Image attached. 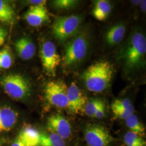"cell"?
I'll return each instance as SVG.
<instances>
[{
	"mask_svg": "<svg viewBox=\"0 0 146 146\" xmlns=\"http://www.w3.org/2000/svg\"><path fill=\"white\" fill-rule=\"evenodd\" d=\"M146 38L143 31L134 29L120 47L116 60L125 75L132 76L146 67Z\"/></svg>",
	"mask_w": 146,
	"mask_h": 146,
	"instance_id": "obj_1",
	"label": "cell"
},
{
	"mask_svg": "<svg viewBox=\"0 0 146 146\" xmlns=\"http://www.w3.org/2000/svg\"><path fill=\"white\" fill-rule=\"evenodd\" d=\"M91 36L88 28L82 27L80 31L64 43L62 67L66 70H73L83 62L88 55Z\"/></svg>",
	"mask_w": 146,
	"mask_h": 146,
	"instance_id": "obj_2",
	"label": "cell"
},
{
	"mask_svg": "<svg viewBox=\"0 0 146 146\" xmlns=\"http://www.w3.org/2000/svg\"><path fill=\"white\" fill-rule=\"evenodd\" d=\"M115 71L114 65L112 63L100 60L89 66L81 76L88 90L94 93H101L110 87Z\"/></svg>",
	"mask_w": 146,
	"mask_h": 146,
	"instance_id": "obj_3",
	"label": "cell"
},
{
	"mask_svg": "<svg viewBox=\"0 0 146 146\" xmlns=\"http://www.w3.org/2000/svg\"><path fill=\"white\" fill-rule=\"evenodd\" d=\"M84 21V14L58 16L52 23V35L58 42L64 44L80 31Z\"/></svg>",
	"mask_w": 146,
	"mask_h": 146,
	"instance_id": "obj_4",
	"label": "cell"
},
{
	"mask_svg": "<svg viewBox=\"0 0 146 146\" xmlns=\"http://www.w3.org/2000/svg\"><path fill=\"white\" fill-rule=\"evenodd\" d=\"M5 93L12 99L23 100L31 95L32 86L29 80L20 74H10L0 79Z\"/></svg>",
	"mask_w": 146,
	"mask_h": 146,
	"instance_id": "obj_5",
	"label": "cell"
},
{
	"mask_svg": "<svg viewBox=\"0 0 146 146\" xmlns=\"http://www.w3.org/2000/svg\"><path fill=\"white\" fill-rule=\"evenodd\" d=\"M68 87L62 80L51 81L44 87V96L47 102L53 107L58 108H67Z\"/></svg>",
	"mask_w": 146,
	"mask_h": 146,
	"instance_id": "obj_6",
	"label": "cell"
},
{
	"mask_svg": "<svg viewBox=\"0 0 146 146\" xmlns=\"http://www.w3.org/2000/svg\"><path fill=\"white\" fill-rule=\"evenodd\" d=\"M40 56L44 72L48 76L55 77L57 68L62 61L55 44L49 40L43 42L40 49Z\"/></svg>",
	"mask_w": 146,
	"mask_h": 146,
	"instance_id": "obj_7",
	"label": "cell"
},
{
	"mask_svg": "<svg viewBox=\"0 0 146 146\" xmlns=\"http://www.w3.org/2000/svg\"><path fill=\"white\" fill-rule=\"evenodd\" d=\"M84 139L88 146H110L114 139L104 125L89 123L84 130Z\"/></svg>",
	"mask_w": 146,
	"mask_h": 146,
	"instance_id": "obj_8",
	"label": "cell"
},
{
	"mask_svg": "<svg viewBox=\"0 0 146 146\" xmlns=\"http://www.w3.org/2000/svg\"><path fill=\"white\" fill-rule=\"evenodd\" d=\"M68 111L72 114H79L84 112L85 105L87 102L86 96L78 88L75 82H73L67 90Z\"/></svg>",
	"mask_w": 146,
	"mask_h": 146,
	"instance_id": "obj_9",
	"label": "cell"
},
{
	"mask_svg": "<svg viewBox=\"0 0 146 146\" xmlns=\"http://www.w3.org/2000/svg\"><path fill=\"white\" fill-rule=\"evenodd\" d=\"M47 127L50 132L57 134L64 140L72 135V126L62 114H54L48 117Z\"/></svg>",
	"mask_w": 146,
	"mask_h": 146,
	"instance_id": "obj_10",
	"label": "cell"
},
{
	"mask_svg": "<svg viewBox=\"0 0 146 146\" xmlns=\"http://www.w3.org/2000/svg\"><path fill=\"white\" fill-rule=\"evenodd\" d=\"M25 18L27 23L33 27L40 26L49 20L45 5H31L25 15Z\"/></svg>",
	"mask_w": 146,
	"mask_h": 146,
	"instance_id": "obj_11",
	"label": "cell"
},
{
	"mask_svg": "<svg viewBox=\"0 0 146 146\" xmlns=\"http://www.w3.org/2000/svg\"><path fill=\"white\" fill-rule=\"evenodd\" d=\"M126 26L122 22L110 27L105 33L104 41L109 47H114L122 42L125 36Z\"/></svg>",
	"mask_w": 146,
	"mask_h": 146,
	"instance_id": "obj_12",
	"label": "cell"
},
{
	"mask_svg": "<svg viewBox=\"0 0 146 146\" xmlns=\"http://www.w3.org/2000/svg\"><path fill=\"white\" fill-rule=\"evenodd\" d=\"M18 120V114L10 107H0V133L11 131Z\"/></svg>",
	"mask_w": 146,
	"mask_h": 146,
	"instance_id": "obj_13",
	"label": "cell"
},
{
	"mask_svg": "<svg viewBox=\"0 0 146 146\" xmlns=\"http://www.w3.org/2000/svg\"><path fill=\"white\" fill-rule=\"evenodd\" d=\"M15 48L19 56L23 60L31 59L36 52L34 43L27 37H23L17 40L15 43Z\"/></svg>",
	"mask_w": 146,
	"mask_h": 146,
	"instance_id": "obj_14",
	"label": "cell"
},
{
	"mask_svg": "<svg viewBox=\"0 0 146 146\" xmlns=\"http://www.w3.org/2000/svg\"><path fill=\"white\" fill-rule=\"evenodd\" d=\"M41 133L36 128L30 125L24 126L17 137L26 146H38Z\"/></svg>",
	"mask_w": 146,
	"mask_h": 146,
	"instance_id": "obj_15",
	"label": "cell"
},
{
	"mask_svg": "<svg viewBox=\"0 0 146 146\" xmlns=\"http://www.w3.org/2000/svg\"><path fill=\"white\" fill-rule=\"evenodd\" d=\"M112 10V5L108 1L98 0L94 1L92 15L99 21L106 20Z\"/></svg>",
	"mask_w": 146,
	"mask_h": 146,
	"instance_id": "obj_16",
	"label": "cell"
},
{
	"mask_svg": "<svg viewBox=\"0 0 146 146\" xmlns=\"http://www.w3.org/2000/svg\"><path fill=\"white\" fill-rule=\"evenodd\" d=\"M125 125L129 131L143 137L145 136V128L134 113L125 119Z\"/></svg>",
	"mask_w": 146,
	"mask_h": 146,
	"instance_id": "obj_17",
	"label": "cell"
},
{
	"mask_svg": "<svg viewBox=\"0 0 146 146\" xmlns=\"http://www.w3.org/2000/svg\"><path fill=\"white\" fill-rule=\"evenodd\" d=\"M38 146H66V142L64 140L52 132L41 133Z\"/></svg>",
	"mask_w": 146,
	"mask_h": 146,
	"instance_id": "obj_18",
	"label": "cell"
},
{
	"mask_svg": "<svg viewBox=\"0 0 146 146\" xmlns=\"http://www.w3.org/2000/svg\"><path fill=\"white\" fill-rule=\"evenodd\" d=\"M15 16V11L13 7L6 1L0 0V22L12 23Z\"/></svg>",
	"mask_w": 146,
	"mask_h": 146,
	"instance_id": "obj_19",
	"label": "cell"
},
{
	"mask_svg": "<svg viewBox=\"0 0 146 146\" xmlns=\"http://www.w3.org/2000/svg\"><path fill=\"white\" fill-rule=\"evenodd\" d=\"M124 142L126 146H146L143 137L128 131L124 136Z\"/></svg>",
	"mask_w": 146,
	"mask_h": 146,
	"instance_id": "obj_20",
	"label": "cell"
},
{
	"mask_svg": "<svg viewBox=\"0 0 146 146\" xmlns=\"http://www.w3.org/2000/svg\"><path fill=\"white\" fill-rule=\"evenodd\" d=\"M80 1L76 0H55L52 2V6L56 9L68 11L78 6Z\"/></svg>",
	"mask_w": 146,
	"mask_h": 146,
	"instance_id": "obj_21",
	"label": "cell"
},
{
	"mask_svg": "<svg viewBox=\"0 0 146 146\" xmlns=\"http://www.w3.org/2000/svg\"><path fill=\"white\" fill-rule=\"evenodd\" d=\"M13 64V57L8 47L3 48L0 51V69L10 68Z\"/></svg>",
	"mask_w": 146,
	"mask_h": 146,
	"instance_id": "obj_22",
	"label": "cell"
},
{
	"mask_svg": "<svg viewBox=\"0 0 146 146\" xmlns=\"http://www.w3.org/2000/svg\"><path fill=\"white\" fill-rule=\"evenodd\" d=\"M104 103V101L99 99H94L87 101L84 108V113L88 116L94 117L100 106Z\"/></svg>",
	"mask_w": 146,
	"mask_h": 146,
	"instance_id": "obj_23",
	"label": "cell"
},
{
	"mask_svg": "<svg viewBox=\"0 0 146 146\" xmlns=\"http://www.w3.org/2000/svg\"><path fill=\"white\" fill-rule=\"evenodd\" d=\"M131 100L128 99H125L116 100L111 104V108L112 110H124L131 107Z\"/></svg>",
	"mask_w": 146,
	"mask_h": 146,
	"instance_id": "obj_24",
	"label": "cell"
},
{
	"mask_svg": "<svg viewBox=\"0 0 146 146\" xmlns=\"http://www.w3.org/2000/svg\"><path fill=\"white\" fill-rule=\"evenodd\" d=\"M113 113L115 116L119 118L120 119L125 120L129 116L133 114L134 112V107L133 105H131V107L127 109L124 110H112Z\"/></svg>",
	"mask_w": 146,
	"mask_h": 146,
	"instance_id": "obj_25",
	"label": "cell"
},
{
	"mask_svg": "<svg viewBox=\"0 0 146 146\" xmlns=\"http://www.w3.org/2000/svg\"><path fill=\"white\" fill-rule=\"evenodd\" d=\"M106 115V105L105 104H102L99 110H97L95 114L94 115L93 117H95L97 119H102Z\"/></svg>",
	"mask_w": 146,
	"mask_h": 146,
	"instance_id": "obj_26",
	"label": "cell"
},
{
	"mask_svg": "<svg viewBox=\"0 0 146 146\" xmlns=\"http://www.w3.org/2000/svg\"><path fill=\"white\" fill-rule=\"evenodd\" d=\"M31 5H45L46 4V1L43 0H34V1H28Z\"/></svg>",
	"mask_w": 146,
	"mask_h": 146,
	"instance_id": "obj_27",
	"label": "cell"
},
{
	"mask_svg": "<svg viewBox=\"0 0 146 146\" xmlns=\"http://www.w3.org/2000/svg\"><path fill=\"white\" fill-rule=\"evenodd\" d=\"M11 146H26L22 142L21 140L17 137L15 141L13 142Z\"/></svg>",
	"mask_w": 146,
	"mask_h": 146,
	"instance_id": "obj_28",
	"label": "cell"
},
{
	"mask_svg": "<svg viewBox=\"0 0 146 146\" xmlns=\"http://www.w3.org/2000/svg\"><path fill=\"white\" fill-rule=\"evenodd\" d=\"M7 36V31L2 27H0V39H5Z\"/></svg>",
	"mask_w": 146,
	"mask_h": 146,
	"instance_id": "obj_29",
	"label": "cell"
},
{
	"mask_svg": "<svg viewBox=\"0 0 146 146\" xmlns=\"http://www.w3.org/2000/svg\"><path fill=\"white\" fill-rule=\"evenodd\" d=\"M146 1H141V2L140 3V9H141L142 11H143V13L146 12Z\"/></svg>",
	"mask_w": 146,
	"mask_h": 146,
	"instance_id": "obj_30",
	"label": "cell"
},
{
	"mask_svg": "<svg viewBox=\"0 0 146 146\" xmlns=\"http://www.w3.org/2000/svg\"><path fill=\"white\" fill-rule=\"evenodd\" d=\"M8 140L5 137H0V146H3L7 143Z\"/></svg>",
	"mask_w": 146,
	"mask_h": 146,
	"instance_id": "obj_31",
	"label": "cell"
},
{
	"mask_svg": "<svg viewBox=\"0 0 146 146\" xmlns=\"http://www.w3.org/2000/svg\"><path fill=\"white\" fill-rule=\"evenodd\" d=\"M131 3L134 4V5H140L141 1H139H139H131Z\"/></svg>",
	"mask_w": 146,
	"mask_h": 146,
	"instance_id": "obj_32",
	"label": "cell"
},
{
	"mask_svg": "<svg viewBox=\"0 0 146 146\" xmlns=\"http://www.w3.org/2000/svg\"><path fill=\"white\" fill-rule=\"evenodd\" d=\"M5 41V39H0V46H2Z\"/></svg>",
	"mask_w": 146,
	"mask_h": 146,
	"instance_id": "obj_33",
	"label": "cell"
}]
</instances>
